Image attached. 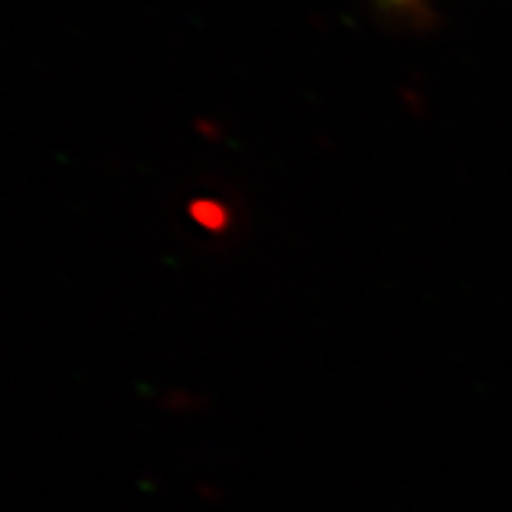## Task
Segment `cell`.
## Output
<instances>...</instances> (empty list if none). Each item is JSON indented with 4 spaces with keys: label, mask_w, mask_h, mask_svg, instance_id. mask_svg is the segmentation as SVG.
Segmentation results:
<instances>
[{
    "label": "cell",
    "mask_w": 512,
    "mask_h": 512,
    "mask_svg": "<svg viewBox=\"0 0 512 512\" xmlns=\"http://www.w3.org/2000/svg\"><path fill=\"white\" fill-rule=\"evenodd\" d=\"M387 6H393V9H407V6H413V3H419V0H384Z\"/></svg>",
    "instance_id": "obj_1"
}]
</instances>
